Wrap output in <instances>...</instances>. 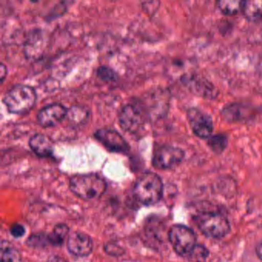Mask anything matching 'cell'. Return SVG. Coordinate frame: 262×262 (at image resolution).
Segmentation results:
<instances>
[{
  "label": "cell",
  "instance_id": "1",
  "mask_svg": "<svg viewBox=\"0 0 262 262\" xmlns=\"http://www.w3.org/2000/svg\"><path fill=\"white\" fill-rule=\"evenodd\" d=\"M70 190L82 200L99 199L106 191L104 179L96 174H77L70 181Z\"/></svg>",
  "mask_w": 262,
  "mask_h": 262
},
{
  "label": "cell",
  "instance_id": "2",
  "mask_svg": "<svg viewBox=\"0 0 262 262\" xmlns=\"http://www.w3.org/2000/svg\"><path fill=\"white\" fill-rule=\"evenodd\" d=\"M133 192L136 199L143 205H155L163 194L162 179L156 173H144L136 181Z\"/></svg>",
  "mask_w": 262,
  "mask_h": 262
},
{
  "label": "cell",
  "instance_id": "3",
  "mask_svg": "<svg viewBox=\"0 0 262 262\" xmlns=\"http://www.w3.org/2000/svg\"><path fill=\"white\" fill-rule=\"evenodd\" d=\"M3 101L10 113L25 114L31 110L36 103V91L29 85H16L7 92Z\"/></svg>",
  "mask_w": 262,
  "mask_h": 262
},
{
  "label": "cell",
  "instance_id": "4",
  "mask_svg": "<svg viewBox=\"0 0 262 262\" xmlns=\"http://www.w3.org/2000/svg\"><path fill=\"white\" fill-rule=\"evenodd\" d=\"M198 228L207 237L221 238L230 232L231 227L227 217L219 212H202L194 217Z\"/></svg>",
  "mask_w": 262,
  "mask_h": 262
},
{
  "label": "cell",
  "instance_id": "5",
  "mask_svg": "<svg viewBox=\"0 0 262 262\" xmlns=\"http://www.w3.org/2000/svg\"><path fill=\"white\" fill-rule=\"evenodd\" d=\"M168 239L173 249L179 255L187 257L194 248L196 236L192 230L182 225H174L168 231Z\"/></svg>",
  "mask_w": 262,
  "mask_h": 262
},
{
  "label": "cell",
  "instance_id": "6",
  "mask_svg": "<svg viewBox=\"0 0 262 262\" xmlns=\"http://www.w3.org/2000/svg\"><path fill=\"white\" fill-rule=\"evenodd\" d=\"M146 112L139 104L124 105L119 115V125L122 129L130 133H136L146 122Z\"/></svg>",
  "mask_w": 262,
  "mask_h": 262
},
{
  "label": "cell",
  "instance_id": "7",
  "mask_svg": "<svg viewBox=\"0 0 262 262\" xmlns=\"http://www.w3.org/2000/svg\"><path fill=\"white\" fill-rule=\"evenodd\" d=\"M185 158V152L179 147L163 145L155 150L152 165L161 170L171 169L179 165Z\"/></svg>",
  "mask_w": 262,
  "mask_h": 262
},
{
  "label": "cell",
  "instance_id": "8",
  "mask_svg": "<svg viewBox=\"0 0 262 262\" xmlns=\"http://www.w3.org/2000/svg\"><path fill=\"white\" fill-rule=\"evenodd\" d=\"M193 133L201 139H208L212 136L213 120L211 116L197 108H191L187 113Z\"/></svg>",
  "mask_w": 262,
  "mask_h": 262
},
{
  "label": "cell",
  "instance_id": "9",
  "mask_svg": "<svg viewBox=\"0 0 262 262\" xmlns=\"http://www.w3.org/2000/svg\"><path fill=\"white\" fill-rule=\"evenodd\" d=\"M94 137L112 152L128 154L130 146L120 133L116 130L102 128L94 133Z\"/></svg>",
  "mask_w": 262,
  "mask_h": 262
},
{
  "label": "cell",
  "instance_id": "10",
  "mask_svg": "<svg viewBox=\"0 0 262 262\" xmlns=\"http://www.w3.org/2000/svg\"><path fill=\"white\" fill-rule=\"evenodd\" d=\"M184 84L188 90L201 97L212 99L217 97L219 91L208 79L197 74L186 75L182 77Z\"/></svg>",
  "mask_w": 262,
  "mask_h": 262
},
{
  "label": "cell",
  "instance_id": "11",
  "mask_svg": "<svg viewBox=\"0 0 262 262\" xmlns=\"http://www.w3.org/2000/svg\"><path fill=\"white\" fill-rule=\"evenodd\" d=\"M68 110L60 103H53L42 107L36 118L41 126L53 127L67 118Z\"/></svg>",
  "mask_w": 262,
  "mask_h": 262
},
{
  "label": "cell",
  "instance_id": "12",
  "mask_svg": "<svg viewBox=\"0 0 262 262\" xmlns=\"http://www.w3.org/2000/svg\"><path fill=\"white\" fill-rule=\"evenodd\" d=\"M69 251L77 257H85L91 254L93 249V240L90 236L81 231L72 233L68 237Z\"/></svg>",
  "mask_w": 262,
  "mask_h": 262
},
{
  "label": "cell",
  "instance_id": "13",
  "mask_svg": "<svg viewBox=\"0 0 262 262\" xmlns=\"http://www.w3.org/2000/svg\"><path fill=\"white\" fill-rule=\"evenodd\" d=\"M29 145L36 156L41 158L50 157L53 152V142L44 134H36L29 141Z\"/></svg>",
  "mask_w": 262,
  "mask_h": 262
},
{
  "label": "cell",
  "instance_id": "14",
  "mask_svg": "<svg viewBox=\"0 0 262 262\" xmlns=\"http://www.w3.org/2000/svg\"><path fill=\"white\" fill-rule=\"evenodd\" d=\"M250 112L249 107L243 104L231 103L222 108V115L228 122H238L248 118Z\"/></svg>",
  "mask_w": 262,
  "mask_h": 262
},
{
  "label": "cell",
  "instance_id": "15",
  "mask_svg": "<svg viewBox=\"0 0 262 262\" xmlns=\"http://www.w3.org/2000/svg\"><path fill=\"white\" fill-rule=\"evenodd\" d=\"M242 11L250 20L262 19V0H248L243 2Z\"/></svg>",
  "mask_w": 262,
  "mask_h": 262
},
{
  "label": "cell",
  "instance_id": "16",
  "mask_svg": "<svg viewBox=\"0 0 262 262\" xmlns=\"http://www.w3.org/2000/svg\"><path fill=\"white\" fill-rule=\"evenodd\" d=\"M67 118L73 125H79L88 119V111L83 107L73 105L68 110Z\"/></svg>",
  "mask_w": 262,
  "mask_h": 262
},
{
  "label": "cell",
  "instance_id": "17",
  "mask_svg": "<svg viewBox=\"0 0 262 262\" xmlns=\"http://www.w3.org/2000/svg\"><path fill=\"white\" fill-rule=\"evenodd\" d=\"M243 1L239 0H222L217 2V8L222 13L232 16L242 10Z\"/></svg>",
  "mask_w": 262,
  "mask_h": 262
},
{
  "label": "cell",
  "instance_id": "18",
  "mask_svg": "<svg viewBox=\"0 0 262 262\" xmlns=\"http://www.w3.org/2000/svg\"><path fill=\"white\" fill-rule=\"evenodd\" d=\"M1 262H22L19 252L9 242H2L1 245Z\"/></svg>",
  "mask_w": 262,
  "mask_h": 262
},
{
  "label": "cell",
  "instance_id": "19",
  "mask_svg": "<svg viewBox=\"0 0 262 262\" xmlns=\"http://www.w3.org/2000/svg\"><path fill=\"white\" fill-rule=\"evenodd\" d=\"M228 145V137L224 134L212 135L208 139V145L214 152L221 154Z\"/></svg>",
  "mask_w": 262,
  "mask_h": 262
},
{
  "label": "cell",
  "instance_id": "20",
  "mask_svg": "<svg viewBox=\"0 0 262 262\" xmlns=\"http://www.w3.org/2000/svg\"><path fill=\"white\" fill-rule=\"evenodd\" d=\"M69 228L64 224H59L56 225L53 229V232L49 235V239L51 245L54 246H59L63 243L66 237L68 235Z\"/></svg>",
  "mask_w": 262,
  "mask_h": 262
},
{
  "label": "cell",
  "instance_id": "21",
  "mask_svg": "<svg viewBox=\"0 0 262 262\" xmlns=\"http://www.w3.org/2000/svg\"><path fill=\"white\" fill-rule=\"evenodd\" d=\"M208 255V250L203 245L197 244L186 258L191 262H205Z\"/></svg>",
  "mask_w": 262,
  "mask_h": 262
},
{
  "label": "cell",
  "instance_id": "22",
  "mask_svg": "<svg viewBox=\"0 0 262 262\" xmlns=\"http://www.w3.org/2000/svg\"><path fill=\"white\" fill-rule=\"evenodd\" d=\"M97 75L102 81L105 82H116L118 79L117 73L113 69L105 66H102L98 69Z\"/></svg>",
  "mask_w": 262,
  "mask_h": 262
},
{
  "label": "cell",
  "instance_id": "23",
  "mask_svg": "<svg viewBox=\"0 0 262 262\" xmlns=\"http://www.w3.org/2000/svg\"><path fill=\"white\" fill-rule=\"evenodd\" d=\"M47 244H50L49 235L45 234H36L32 236L28 240V245L32 247L46 246Z\"/></svg>",
  "mask_w": 262,
  "mask_h": 262
},
{
  "label": "cell",
  "instance_id": "24",
  "mask_svg": "<svg viewBox=\"0 0 262 262\" xmlns=\"http://www.w3.org/2000/svg\"><path fill=\"white\" fill-rule=\"evenodd\" d=\"M10 233L14 237H21L25 234V228L20 224H14L10 228Z\"/></svg>",
  "mask_w": 262,
  "mask_h": 262
},
{
  "label": "cell",
  "instance_id": "25",
  "mask_svg": "<svg viewBox=\"0 0 262 262\" xmlns=\"http://www.w3.org/2000/svg\"><path fill=\"white\" fill-rule=\"evenodd\" d=\"M7 75V67H6V66L2 62V63L0 64V80H1V82H4Z\"/></svg>",
  "mask_w": 262,
  "mask_h": 262
},
{
  "label": "cell",
  "instance_id": "26",
  "mask_svg": "<svg viewBox=\"0 0 262 262\" xmlns=\"http://www.w3.org/2000/svg\"><path fill=\"white\" fill-rule=\"evenodd\" d=\"M47 262H67V260H64L62 257H59V256H52L50 258L48 259Z\"/></svg>",
  "mask_w": 262,
  "mask_h": 262
},
{
  "label": "cell",
  "instance_id": "27",
  "mask_svg": "<svg viewBox=\"0 0 262 262\" xmlns=\"http://www.w3.org/2000/svg\"><path fill=\"white\" fill-rule=\"evenodd\" d=\"M256 254L259 259L262 260V242H260L256 247Z\"/></svg>",
  "mask_w": 262,
  "mask_h": 262
}]
</instances>
